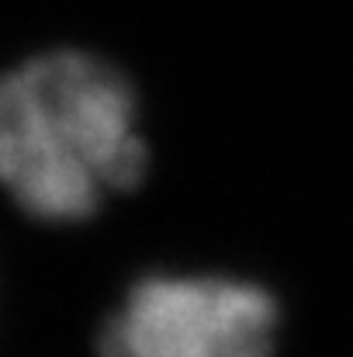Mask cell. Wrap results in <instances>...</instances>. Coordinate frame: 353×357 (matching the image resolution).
<instances>
[{
  "label": "cell",
  "mask_w": 353,
  "mask_h": 357,
  "mask_svg": "<svg viewBox=\"0 0 353 357\" xmlns=\"http://www.w3.org/2000/svg\"><path fill=\"white\" fill-rule=\"evenodd\" d=\"M146 174L139 101L111 63L45 52L0 77V188L38 222H84Z\"/></svg>",
  "instance_id": "cell-1"
},
{
  "label": "cell",
  "mask_w": 353,
  "mask_h": 357,
  "mask_svg": "<svg viewBox=\"0 0 353 357\" xmlns=\"http://www.w3.org/2000/svg\"><path fill=\"white\" fill-rule=\"evenodd\" d=\"M277 302L249 281L149 274L101 330L104 357H270Z\"/></svg>",
  "instance_id": "cell-2"
}]
</instances>
